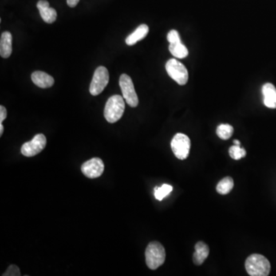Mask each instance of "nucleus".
I'll use <instances>...</instances> for the list:
<instances>
[{
	"label": "nucleus",
	"mask_w": 276,
	"mask_h": 276,
	"mask_svg": "<svg viewBox=\"0 0 276 276\" xmlns=\"http://www.w3.org/2000/svg\"><path fill=\"white\" fill-rule=\"evenodd\" d=\"M233 187H234V182H233V178L227 177L221 179L219 183L217 184V191L219 194L226 195L231 192Z\"/></svg>",
	"instance_id": "obj_17"
},
{
	"label": "nucleus",
	"mask_w": 276,
	"mask_h": 276,
	"mask_svg": "<svg viewBox=\"0 0 276 276\" xmlns=\"http://www.w3.org/2000/svg\"><path fill=\"white\" fill-rule=\"evenodd\" d=\"M47 140L42 134L36 135L31 141L26 142L21 148V153L25 157L31 158L39 155L46 146Z\"/></svg>",
	"instance_id": "obj_8"
},
{
	"label": "nucleus",
	"mask_w": 276,
	"mask_h": 276,
	"mask_svg": "<svg viewBox=\"0 0 276 276\" xmlns=\"http://www.w3.org/2000/svg\"><path fill=\"white\" fill-rule=\"evenodd\" d=\"M173 187L171 185L163 184L160 187H155V196L157 199L161 201L163 198L172 192Z\"/></svg>",
	"instance_id": "obj_19"
},
{
	"label": "nucleus",
	"mask_w": 276,
	"mask_h": 276,
	"mask_svg": "<svg viewBox=\"0 0 276 276\" xmlns=\"http://www.w3.org/2000/svg\"><path fill=\"white\" fill-rule=\"evenodd\" d=\"M37 8L39 10L40 16L46 23H53L57 18L56 9L51 8L46 0H40L37 3Z\"/></svg>",
	"instance_id": "obj_10"
},
{
	"label": "nucleus",
	"mask_w": 276,
	"mask_h": 276,
	"mask_svg": "<svg viewBox=\"0 0 276 276\" xmlns=\"http://www.w3.org/2000/svg\"><path fill=\"white\" fill-rule=\"evenodd\" d=\"M190 140L188 136L178 133L173 138L171 148L174 155L179 160H185L189 156L190 150Z\"/></svg>",
	"instance_id": "obj_7"
},
{
	"label": "nucleus",
	"mask_w": 276,
	"mask_h": 276,
	"mask_svg": "<svg viewBox=\"0 0 276 276\" xmlns=\"http://www.w3.org/2000/svg\"><path fill=\"white\" fill-rule=\"evenodd\" d=\"M264 104L269 108H276V88L271 83H266L262 87Z\"/></svg>",
	"instance_id": "obj_11"
},
{
	"label": "nucleus",
	"mask_w": 276,
	"mask_h": 276,
	"mask_svg": "<svg viewBox=\"0 0 276 276\" xmlns=\"http://www.w3.org/2000/svg\"><path fill=\"white\" fill-rule=\"evenodd\" d=\"M13 52V36L9 32H4L0 39V55L4 59L11 56Z\"/></svg>",
	"instance_id": "obj_13"
},
{
	"label": "nucleus",
	"mask_w": 276,
	"mask_h": 276,
	"mask_svg": "<svg viewBox=\"0 0 276 276\" xmlns=\"http://www.w3.org/2000/svg\"><path fill=\"white\" fill-rule=\"evenodd\" d=\"M109 81V73L105 67L100 66L97 68L94 73L93 79L90 84V93L93 96L100 95L108 85Z\"/></svg>",
	"instance_id": "obj_6"
},
{
	"label": "nucleus",
	"mask_w": 276,
	"mask_h": 276,
	"mask_svg": "<svg viewBox=\"0 0 276 276\" xmlns=\"http://www.w3.org/2000/svg\"><path fill=\"white\" fill-rule=\"evenodd\" d=\"M167 40H168L170 44L181 42L179 33H178L177 31L176 30H171L169 32L168 34H167Z\"/></svg>",
	"instance_id": "obj_21"
},
{
	"label": "nucleus",
	"mask_w": 276,
	"mask_h": 276,
	"mask_svg": "<svg viewBox=\"0 0 276 276\" xmlns=\"http://www.w3.org/2000/svg\"><path fill=\"white\" fill-rule=\"evenodd\" d=\"M125 109L124 98L120 95L111 96L106 103L104 115L106 120L113 124L121 118Z\"/></svg>",
	"instance_id": "obj_2"
},
{
	"label": "nucleus",
	"mask_w": 276,
	"mask_h": 276,
	"mask_svg": "<svg viewBox=\"0 0 276 276\" xmlns=\"http://www.w3.org/2000/svg\"><path fill=\"white\" fill-rule=\"evenodd\" d=\"M20 269L18 266L16 265H12L8 268L6 273H4L3 276H20Z\"/></svg>",
	"instance_id": "obj_22"
},
{
	"label": "nucleus",
	"mask_w": 276,
	"mask_h": 276,
	"mask_svg": "<svg viewBox=\"0 0 276 276\" xmlns=\"http://www.w3.org/2000/svg\"><path fill=\"white\" fill-rule=\"evenodd\" d=\"M104 165L100 158H92L88 161L84 162L81 166V172L87 177L94 179L99 177L104 172Z\"/></svg>",
	"instance_id": "obj_9"
},
{
	"label": "nucleus",
	"mask_w": 276,
	"mask_h": 276,
	"mask_svg": "<svg viewBox=\"0 0 276 276\" xmlns=\"http://www.w3.org/2000/svg\"><path fill=\"white\" fill-rule=\"evenodd\" d=\"M6 116H7V111L6 108L4 106H0V124H2V121L6 118Z\"/></svg>",
	"instance_id": "obj_23"
},
{
	"label": "nucleus",
	"mask_w": 276,
	"mask_h": 276,
	"mask_svg": "<svg viewBox=\"0 0 276 276\" xmlns=\"http://www.w3.org/2000/svg\"><path fill=\"white\" fill-rule=\"evenodd\" d=\"M4 127L2 124H0V136H2V134H3Z\"/></svg>",
	"instance_id": "obj_25"
},
{
	"label": "nucleus",
	"mask_w": 276,
	"mask_h": 276,
	"mask_svg": "<svg viewBox=\"0 0 276 276\" xmlns=\"http://www.w3.org/2000/svg\"><path fill=\"white\" fill-rule=\"evenodd\" d=\"M148 33H149V27L145 24H142L139 25L131 35L127 36L125 39L126 44L127 45H134L138 41L144 39Z\"/></svg>",
	"instance_id": "obj_14"
},
{
	"label": "nucleus",
	"mask_w": 276,
	"mask_h": 276,
	"mask_svg": "<svg viewBox=\"0 0 276 276\" xmlns=\"http://www.w3.org/2000/svg\"><path fill=\"white\" fill-rule=\"evenodd\" d=\"M166 70L169 76L179 85H184L188 81L189 73L187 68L175 59H170L166 63Z\"/></svg>",
	"instance_id": "obj_4"
},
{
	"label": "nucleus",
	"mask_w": 276,
	"mask_h": 276,
	"mask_svg": "<svg viewBox=\"0 0 276 276\" xmlns=\"http://www.w3.org/2000/svg\"><path fill=\"white\" fill-rule=\"evenodd\" d=\"M233 144H235V145L241 146L240 141H239V140H233Z\"/></svg>",
	"instance_id": "obj_26"
},
{
	"label": "nucleus",
	"mask_w": 276,
	"mask_h": 276,
	"mask_svg": "<svg viewBox=\"0 0 276 276\" xmlns=\"http://www.w3.org/2000/svg\"><path fill=\"white\" fill-rule=\"evenodd\" d=\"M169 50L174 57L178 58V59H184L189 55L188 49L181 42L170 44Z\"/></svg>",
	"instance_id": "obj_16"
},
{
	"label": "nucleus",
	"mask_w": 276,
	"mask_h": 276,
	"mask_svg": "<svg viewBox=\"0 0 276 276\" xmlns=\"http://www.w3.org/2000/svg\"><path fill=\"white\" fill-rule=\"evenodd\" d=\"M246 272L251 276H267L271 270V265L269 260L262 255L253 254L246 259Z\"/></svg>",
	"instance_id": "obj_1"
},
{
	"label": "nucleus",
	"mask_w": 276,
	"mask_h": 276,
	"mask_svg": "<svg viewBox=\"0 0 276 276\" xmlns=\"http://www.w3.org/2000/svg\"><path fill=\"white\" fill-rule=\"evenodd\" d=\"M230 157L233 158V160H240L244 157H246V151L244 148H242L240 146L234 145L232 146L230 148Z\"/></svg>",
	"instance_id": "obj_20"
},
{
	"label": "nucleus",
	"mask_w": 276,
	"mask_h": 276,
	"mask_svg": "<svg viewBox=\"0 0 276 276\" xmlns=\"http://www.w3.org/2000/svg\"><path fill=\"white\" fill-rule=\"evenodd\" d=\"M32 80L36 85L41 88H51L55 83L54 79L52 76L41 71L33 72Z\"/></svg>",
	"instance_id": "obj_12"
},
{
	"label": "nucleus",
	"mask_w": 276,
	"mask_h": 276,
	"mask_svg": "<svg viewBox=\"0 0 276 276\" xmlns=\"http://www.w3.org/2000/svg\"><path fill=\"white\" fill-rule=\"evenodd\" d=\"M79 1H80V0H67V4H68V6H70V7H76L78 4H79Z\"/></svg>",
	"instance_id": "obj_24"
},
{
	"label": "nucleus",
	"mask_w": 276,
	"mask_h": 276,
	"mask_svg": "<svg viewBox=\"0 0 276 276\" xmlns=\"http://www.w3.org/2000/svg\"><path fill=\"white\" fill-rule=\"evenodd\" d=\"M119 84L121 89L123 98L126 100L127 104L132 108H136L139 103V100L132 79L129 76L123 74L119 79Z\"/></svg>",
	"instance_id": "obj_5"
},
{
	"label": "nucleus",
	"mask_w": 276,
	"mask_h": 276,
	"mask_svg": "<svg viewBox=\"0 0 276 276\" xmlns=\"http://www.w3.org/2000/svg\"><path fill=\"white\" fill-rule=\"evenodd\" d=\"M233 126L228 124H222L217 127V134L222 140H228L233 135Z\"/></svg>",
	"instance_id": "obj_18"
},
{
	"label": "nucleus",
	"mask_w": 276,
	"mask_h": 276,
	"mask_svg": "<svg viewBox=\"0 0 276 276\" xmlns=\"http://www.w3.org/2000/svg\"><path fill=\"white\" fill-rule=\"evenodd\" d=\"M210 253L209 246L203 242H199L195 246V253H194L193 261L197 265H200L204 262Z\"/></svg>",
	"instance_id": "obj_15"
},
{
	"label": "nucleus",
	"mask_w": 276,
	"mask_h": 276,
	"mask_svg": "<svg viewBox=\"0 0 276 276\" xmlns=\"http://www.w3.org/2000/svg\"><path fill=\"white\" fill-rule=\"evenodd\" d=\"M145 257L146 263L148 268L155 270L164 263L165 249L159 242H150L146 249Z\"/></svg>",
	"instance_id": "obj_3"
}]
</instances>
